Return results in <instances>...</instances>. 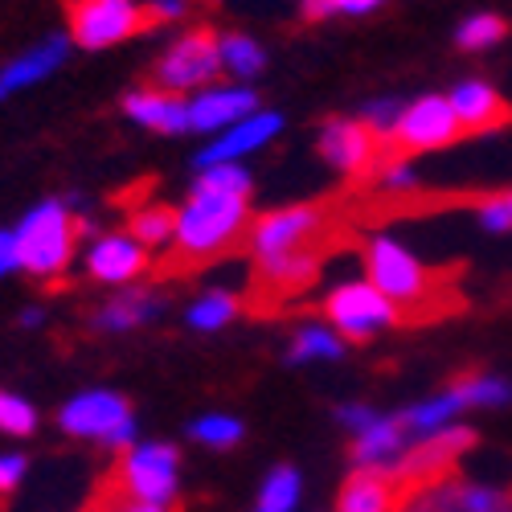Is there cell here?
I'll list each match as a JSON object with an SVG mask.
<instances>
[{
	"label": "cell",
	"mask_w": 512,
	"mask_h": 512,
	"mask_svg": "<svg viewBox=\"0 0 512 512\" xmlns=\"http://www.w3.org/2000/svg\"><path fill=\"white\" fill-rule=\"evenodd\" d=\"M58 431L78 443H91L99 451L123 455L132 443H140V418H136V406L119 390L91 386V390L70 394L58 406Z\"/></svg>",
	"instance_id": "7a4b0ae2"
},
{
	"label": "cell",
	"mask_w": 512,
	"mask_h": 512,
	"mask_svg": "<svg viewBox=\"0 0 512 512\" xmlns=\"http://www.w3.org/2000/svg\"><path fill=\"white\" fill-rule=\"evenodd\" d=\"M189 13V0H148V17L164 21V25H177Z\"/></svg>",
	"instance_id": "7bdbcfd3"
},
{
	"label": "cell",
	"mask_w": 512,
	"mask_h": 512,
	"mask_svg": "<svg viewBox=\"0 0 512 512\" xmlns=\"http://www.w3.org/2000/svg\"><path fill=\"white\" fill-rule=\"evenodd\" d=\"M148 21V5L140 0H70V41L78 50H111L136 37Z\"/></svg>",
	"instance_id": "ba28073f"
},
{
	"label": "cell",
	"mask_w": 512,
	"mask_h": 512,
	"mask_svg": "<svg viewBox=\"0 0 512 512\" xmlns=\"http://www.w3.org/2000/svg\"><path fill=\"white\" fill-rule=\"evenodd\" d=\"M386 0H300V13L308 21H332V17H369Z\"/></svg>",
	"instance_id": "d590c367"
},
{
	"label": "cell",
	"mask_w": 512,
	"mask_h": 512,
	"mask_svg": "<svg viewBox=\"0 0 512 512\" xmlns=\"http://www.w3.org/2000/svg\"><path fill=\"white\" fill-rule=\"evenodd\" d=\"M472 447H476V431H472V426H463V422L447 426V431H435V435H422V439H414V443L406 447L394 480H398L402 488L439 480V476L455 472V463H459L467 451H472Z\"/></svg>",
	"instance_id": "8fae6325"
},
{
	"label": "cell",
	"mask_w": 512,
	"mask_h": 512,
	"mask_svg": "<svg viewBox=\"0 0 512 512\" xmlns=\"http://www.w3.org/2000/svg\"><path fill=\"white\" fill-rule=\"evenodd\" d=\"M476 226L484 234H512V193L492 197V201H480L476 205Z\"/></svg>",
	"instance_id": "74e56055"
},
{
	"label": "cell",
	"mask_w": 512,
	"mask_h": 512,
	"mask_svg": "<svg viewBox=\"0 0 512 512\" xmlns=\"http://www.w3.org/2000/svg\"><path fill=\"white\" fill-rule=\"evenodd\" d=\"M463 132L447 95H418L402 107V119L394 127V144L402 152H439Z\"/></svg>",
	"instance_id": "5bb4252c"
},
{
	"label": "cell",
	"mask_w": 512,
	"mask_h": 512,
	"mask_svg": "<svg viewBox=\"0 0 512 512\" xmlns=\"http://www.w3.org/2000/svg\"><path fill=\"white\" fill-rule=\"evenodd\" d=\"M455 386H459L467 410H504V406H512V377H500V373H463Z\"/></svg>",
	"instance_id": "4dcf8cb0"
},
{
	"label": "cell",
	"mask_w": 512,
	"mask_h": 512,
	"mask_svg": "<svg viewBox=\"0 0 512 512\" xmlns=\"http://www.w3.org/2000/svg\"><path fill=\"white\" fill-rule=\"evenodd\" d=\"M365 279H373L398 308L426 300V291H431V271H426V263L394 234H373L365 242Z\"/></svg>",
	"instance_id": "52a82bcc"
},
{
	"label": "cell",
	"mask_w": 512,
	"mask_h": 512,
	"mask_svg": "<svg viewBox=\"0 0 512 512\" xmlns=\"http://www.w3.org/2000/svg\"><path fill=\"white\" fill-rule=\"evenodd\" d=\"M181 484H185V463H181L177 443H168V439H140L115 463V492L132 500L177 508Z\"/></svg>",
	"instance_id": "277c9868"
},
{
	"label": "cell",
	"mask_w": 512,
	"mask_h": 512,
	"mask_svg": "<svg viewBox=\"0 0 512 512\" xmlns=\"http://www.w3.org/2000/svg\"><path fill=\"white\" fill-rule=\"evenodd\" d=\"M218 74H222L218 33H209V29H189L173 37L164 46V54L156 58V87L177 91V95H193L209 87V82H218Z\"/></svg>",
	"instance_id": "9c48e42d"
},
{
	"label": "cell",
	"mask_w": 512,
	"mask_h": 512,
	"mask_svg": "<svg viewBox=\"0 0 512 512\" xmlns=\"http://www.w3.org/2000/svg\"><path fill=\"white\" fill-rule=\"evenodd\" d=\"M41 324H46V308L41 304H29L17 312V328H41Z\"/></svg>",
	"instance_id": "ee69618b"
},
{
	"label": "cell",
	"mask_w": 512,
	"mask_h": 512,
	"mask_svg": "<svg viewBox=\"0 0 512 512\" xmlns=\"http://www.w3.org/2000/svg\"><path fill=\"white\" fill-rule=\"evenodd\" d=\"M119 111L144 132L156 136H193L189 132V95L164 91V87H132L119 99Z\"/></svg>",
	"instance_id": "d6986e66"
},
{
	"label": "cell",
	"mask_w": 512,
	"mask_h": 512,
	"mask_svg": "<svg viewBox=\"0 0 512 512\" xmlns=\"http://www.w3.org/2000/svg\"><path fill=\"white\" fill-rule=\"evenodd\" d=\"M259 271H263L275 287L295 291V287H304V283H312V279H316L320 263H316V254H312V250H295V254H279V259L259 263Z\"/></svg>",
	"instance_id": "1f68e13d"
},
{
	"label": "cell",
	"mask_w": 512,
	"mask_h": 512,
	"mask_svg": "<svg viewBox=\"0 0 512 512\" xmlns=\"http://www.w3.org/2000/svg\"><path fill=\"white\" fill-rule=\"evenodd\" d=\"M410 443H414V439H410L406 422H402V410H381L377 422H369L365 431H357V435L349 439V455H353V467L394 476Z\"/></svg>",
	"instance_id": "ac0fdd59"
},
{
	"label": "cell",
	"mask_w": 512,
	"mask_h": 512,
	"mask_svg": "<svg viewBox=\"0 0 512 512\" xmlns=\"http://www.w3.org/2000/svg\"><path fill=\"white\" fill-rule=\"evenodd\" d=\"M25 480H29V455L17 447L0 451V496H13Z\"/></svg>",
	"instance_id": "ab89813d"
},
{
	"label": "cell",
	"mask_w": 512,
	"mask_h": 512,
	"mask_svg": "<svg viewBox=\"0 0 512 512\" xmlns=\"http://www.w3.org/2000/svg\"><path fill=\"white\" fill-rule=\"evenodd\" d=\"M377 136L369 132V127L357 119V115H332L320 123L316 132V152L320 160L332 168V173H365V168H373V156H377Z\"/></svg>",
	"instance_id": "9a60e30c"
},
{
	"label": "cell",
	"mask_w": 512,
	"mask_h": 512,
	"mask_svg": "<svg viewBox=\"0 0 512 512\" xmlns=\"http://www.w3.org/2000/svg\"><path fill=\"white\" fill-rule=\"evenodd\" d=\"M304 504V472L295 463H275L259 480L250 512H300Z\"/></svg>",
	"instance_id": "d4e9b609"
},
{
	"label": "cell",
	"mask_w": 512,
	"mask_h": 512,
	"mask_svg": "<svg viewBox=\"0 0 512 512\" xmlns=\"http://www.w3.org/2000/svg\"><path fill=\"white\" fill-rule=\"evenodd\" d=\"M324 320L345 340H373L402 320V308L373 279H345L324 295Z\"/></svg>",
	"instance_id": "5b68a950"
},
{
	"label": "cell",
	"mask_w": 512,
	"mask_h": 512,
	"mask_svg": "<svg viewBox=\"0 0 512 512\" xmlns=\"http://www.w3.org/2000/svg\"><path fill=\"white\" fill-rule=\"evenodd\" d=\"M259 91L250 82H234V78H218L209 87L189 95V132L193 136H218L226 127H234L238 119H246L250 111H259Z\"/></svg>",
	"instance_id": "4fadbf2b"
},
{
	"label": "cell",
	"mask_w": 512,
	"mask_h": 512,
	"mask_svg": "<svg viewBox=\"0 0 512 512\" xmlns=\"http://www.w3.org/2000/svg\"><path fill=\"white\" fill-rule=\"evenodd\" d=\"M132 230L148 250H156V246H168L177 238V209H168V205H144V209H136L132 213Z\"/></svg>",
	"instance_id": "d6a6232c"
},
{
	"label": "cell",
	"mask_w": 512,
	"mask_h": 512,
	"mask_svg": "<svg viewBox=\"0 0 512 512\" xmlns=\"http://www.w3.org/2000/svg\"><path fill=\"white\" fill-rule=\"evenodd\" d=\"M99 512H173V508H160V504H148V500H132V496H123V492H111Z\"/></svg>",
	"instance_id": "b9f144b4"
},
{
	"label": "cell",
	"mask_w": 512,
	"mask_h": 512,
	"mask_svg": "<svg viewBox=\"0 0 512 512\" xmlns=\"http://www.w3.org/2000/svg\"><path fill=\"white\" fill-rule=\"evenodd\" d=\"M504 33H508V21L500 13L480 9V13H467L455 25V46L463 54H488V50H496L500 41H504Z\"/></svg>",
	"instance_id": "f546056e"
},
{
	"label": "cell",
	"mask_w": 512,
	"mask_h": 512,
	"mask_svg": "<svg viewBox=\"0 0 512 512\" xmlns=\"http://www.w3.org/2000/svg\"><path fill=\"white\" fill-rule=\"evenodd\" d=\"M324 226V213L316 205H283L271 209L263 218H254L246 238H250V254L259 263L279 259V254H295V250H308V242L320 234Z\"/></svg>",
	"instance_id": "30bf717a"
},
{
	"label": "cell",
	"mask_w": 512,
	"mask_h": 512,
	"mask_svg": "<svg viewBox=\"0 0 512 512\" xmlns=\"http://www.w3.org/2000/svg\"><path fill=\"white\" fill-rule=\"evenodd\" d=\"M250 230V197H222V193H193L177 209V238L173 246L185 259H209L222 254L230 242Z\"/></svg>",
	"instance_id": "3957f363"
},
{
	"label": "cell",
	"mask_w": 512,
	"mask_h": 512,
	"mask_svg": "<svg viewBox=\"0 0 512 512\" xmlns=\"http://www.w3.org/2000/svg\"><path fill=\"white\" fill-rule=\"evenodd\" d=\"M398 512H512V488L447 472L439 480L406 488Z\"/></svg>",
	"instance_id": "8992f818"
},
{
	"label": "cell",
	"mask_w": 512,
	"mask_h": 512,
	"mask_svg": "<svg viewBox=\"0 0 512 512\" xmlns=\"http://www.w3.org/2000/svg\"><path fill=\"white\" fill-rule=\"evenodd\" d=\"M283 123H287V119H283L279 111H271V107L250 111L246 119H238L234 127H226V132L209 136L193 164L205 168V164H222V160H246V156H254V152H263L267 144H275L279 132H283Z\"/></svg>",
	"instance_id": "2e32d148"
},
{
	"label": "cell",
	"mask_w": 512,
	"mask_h": 512,
	"mask_svg": "<svg viewBox=\"0 0 512 512\" xmlns=\"http://www.w3.org/2000/svg\"><path fill=\"white\" fill-rule=\"evenodd\" d=\"M254 177L246 160H222V164H205L193 177V193H222V197H250Z\"/></svg>",
	"instance_id": "f1b7e54d"
},
{
	"label": "cell",
	"mask_w": 512,
	"mask_h": 512,
	"mask_svg": "<svg viewBox=\"0 0 512 512\" xmlns=\"http://www.w3.org/2000/svg\"><path fill=\"white\" fill-rule=\"evenodd\" d=\"M160 316H164V295L160 291L123 287L119 295H111V300H103L91 312V328L107 332V336H123V332H136V328L156 324Z\"/></svg>",
	"instance_id": "ffe728a7"
},
{
	"label": "cell",
	"mask_w": 512,
	"mask_h": 512,
	"mask_svg": "<svg viewBox=\"0 0 512 512\" xmlns=\"http://www.w3.org/2000/svg\"><path fill=\"white\" fill-rule=\"evenodd\" d=\"M467 414V402L459 394V386L451 381V386H443L439 394H426L410 406H402V422H406V431L410 439H422V435H435V431H447V426L463 422Z\"/></svg>",
	"instance_id": "cb8c5ba5"
},
{
	"label": "cell",
	"mask_w": 512,
	"mask_h": 512,
	"mask_svg": "<svg viewBox=\"0 0 512 512\" xmlns=\"http://www.w3.org/2000/svg\"><path fill=\"white\" fill-rule=\"evenodd\" d=\"M37 406L25 398V394H13V390H0V435L9 439H29L37 431Z\"/></svg>",
	"instance_id": "836d02e7"
},
{
	"label": "cell",
	"mask_w": 512,
	"mask_h": 512,
	"mask_svg": "<svg viewBox=\"0 0 512 512\" xmlns=\"http://www.w3.org/2000/svg\"><path fill=\"white\" fill-rule=\"evenodd\" d=\"M377 189L386 197H410L418 189V168L410 160H390L377 168Z\"/></svg>",
	"instance_id": "8d00e7d4"
},
{
	"label": "cell",
	"mask_w": 512,
	"mask_h": 512,
	"mask_svg": "<svg viewBox=\"0 0 512 512\" xmlns=\"http://www.w3.org/2000/svg\"><path fill=\"white\" fill-rule=\"evenodd\" d=\"M238 312H242V300H238L234 291H226V287H209V291H201L197 300L185 308V328L209 336V332L230 328V324L238 320Z\"/></svg>",
	"instance_id": "4316f807"
},
{
	"label": "cell",
	"mask_w": 512,
	"mask_h": 512,
	"mask_svg": "<svg viewBox=\"0 0 512 512\" xmlns=\"http://www.w3.org/2000/svg\"><path fill=\"white\" fill-rule=\"evenodd\" d=\"M21 271V250H17V234L0 226V279Z\"/></svg>",
	"instance_id": "60d3db41"
},
{
	"label": "cell",
	"mask_w": 512,
	"mask_h": 512,
	"mask_svg": "<svg viewBox=\"0 0 512 512\" xmlns=\"http://www.w3.org/2000/svg\"><path fill=\"white\" fill-rule=\"evenodd\" d=\"M402 107H406V99H398V95H381V99H369V103L361 107L357 119L369 127L377 140H394V127H398V119H402Z\"/></svg>",
	"instance_id": "e575fe53"
},
{
	"label": "cell",
	"mask_w": 512,
	"mask_h": 512,
	"mask_svg": "<svg viewBox=\"0 0 512 512\" xmlns=\"http://www.w3.org/2000/svg\"><path fill=\"white\" fill-rule=\"evenodd\" d=\"M218 54H222V74L234 78V82H254L271 62L263 41L254 33H242V29L218 33Z\"/></svg>",
	"instance_id": "484cf974"
},
{
	"label": "cell",
	"mask_w": 512,
	"mask_h": 512,
	"mask_svg": "<svg viewBox=\"0 0 512 512\" xmlns=\"http://www.w3.org/2000/svg\"><path fill=\"white\" fill-rule=\"evenodd\" d=\"M70 50H74L70 33H50V37H41L37 46L21 50L17 58H9L5 66H0V103L13 99V95H21V91L41 87L46 78H54V74L66 66Z\"/></svg>",
	"instance_id": "e0dca14e"
},
{
	"label": "cell",
	"mask_w": 512,
	"mask_h": 512,
	"mask_svg": "<svg viewBox=\"0 0 512 512\" xmlns=\"http://www.w3.org/2000/svg\"><path fill=\"white\" fill-rule=\"evenodd\" d=\"M377 406L373 402H361V398H349V402H340L336 410H332V418H336V426H340V431H345L349 439L357 435V431H365V426L369 422H377Z\"/></svg>",
	"instance_id": "f35d334b"
},
{
	"label": "cell",
	"mask_w": 512,
	"mask_h": 512,
	"mask_svg": "<svg viewBox=\"0 0 512 512\" xmlns=\"http://www.w3.org/2000/svg\"><path fill=\"white\" fill-rule=\"evenodd\" d=\"M349 340L328 320H304L287 336V365H336L345 361Z\"/></svg>",
	"instance_id": "603a6c76"
},
{
	"label": "cell",
	"mask_w": 512,
	"mask_h": 512,
	"mask_svg": "<svg viewBox=\"0 0 512 512\" xmlns=\"http://www.w3.org/2000/svg\"><path fill=\"white\" fill-rule=\"evenodd\" d=\"M447 99H451V111H455L463 132H484V127H496L508 115L500 91L488 78H459L447 91Z\"/></svg>",
	"instance_id": "44dd1931"
},
{
	"label": "cell",
	"mask_w": 512,
	"mask_h": 512,
	"mask_svg": "<svg viewBox=\"0 0 512 512\" xmlns=\"http://www.w3.org/2000/svg\"><path fill=\"white\" fill-rule=\"evenodd\" d=\"M13 234H17V250H21V271L33 279H54L74 263L78 209H74V201L46 197L21 213Z\"/></svg>",
	"instance_id": "6da1fadb"
},
{
	"label": "cell",
	"mask_w": 512,
	"mask_h": 512,
	"mask_svg": "<svg viewBox=\"0 0 512 512\" xmlns=\"http://www.w3.org/2000/svg\"><path fill=\"white\" fill-rule=\"evenodd\" d=\"M402 508V484L386 472H365L353 467V476L340 484L336 512H398Z\"/></svg>",
	"instance_id": "7402d4cb"
},
{
	"label": "cell",
	"mask_w": 512,
	"mask_h": 512,
	"mask_svg": "<svg viewBox=\"0 0 512 512\" xmlns=\"http://www.w3.org/2000/svg\"><path fill=\"white\" fill-rule=\"evenodd\" d=\"M82 271L103 287H132L148 271V246L132 230H99L82 250Z\"/></svg>",
	"instance_id": "7c38bea8"
},
{
	"label": "cell",
	"mask_w": 512,
	"mask_h": 512,
	"mask_svg": "<svg viewBox=\"0 0 512 512\" xmlns=\"http://www.w3.org/2000/svg\"><path fill=\"white\" fill-rule=\"evenodd\" d=\"M189 439L205 451H234L246 439V422L238 414H226V410H209V414H197L189 422Z\"/></svg>",
	"instance_id": "83f0119b"
}]
</instances>
